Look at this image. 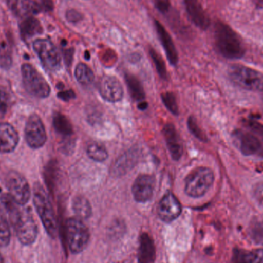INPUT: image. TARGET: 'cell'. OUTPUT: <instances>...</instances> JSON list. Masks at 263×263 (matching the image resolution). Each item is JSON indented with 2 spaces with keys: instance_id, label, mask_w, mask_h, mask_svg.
<instances>
[{
  "instance_id": "27",
  "label": "cell",
  "mask_w": 263,
  "mask_h": 263,
  "mask_svg": "<svg viewBox=\"0 0 263 263\" xmlns=\"http://www.w3.org/2000/svg\"><path fill=\"white\" fill-rule=\"evenodd\" d=\"M75 76L77 81L83 86L92 84L95 80V75L92 69L87 65L83 63H80L77 65L76 67Z\"/></svg>"
},
{
  "instance_id": "17",
  "label": "cell",
  "mask_w": 263,
  "mask_h": 263,
  "mask_svg": "<svg viewBox=\"0 0 263 263\" xmlns=\"http://www.w3.org/2000/svg\"><path fill=\"white\" fill-rule=\"evenodd\" d=\"M154 26L159 41L163 47L170 64L176 66L179 61V55H178L177 50H176V46L173 43L171 35L167 32L166 29L164 27L163 25L159 20H154Z\"/></svg>"
},
{
  "instance_id": "32",
  "label": "cell",
  "mask_w": 263,
  "mask_h": 263,
  "mask_svg": "<svg viewBox=\"0 0 263 263\" xmlns=\"http://www.w3.org/2000/svg\"><path fill=\"white\" fill-rule=\"evenodd\" d=\"M187 125H188L189 130L191 132L192 134H193L195 137L197 138L198 139L202 141V142L207 141L206 136H205L203 131L200 129V127H199L194 117H190V118L188 119Z\"/></svg>"
},
{
  "instance_id": "1",
  "label": "cell",
  "mask_w": 263,
  "mask_h": 263,
  "mask_svg": "<svg viewBox=\"0 0 263 263\" xmlns=\"http://www.w3.org/2000/svg\"><path fill=\"white\" fill-rule=\"evenodd\" d=\"M214 29L215 43L219 53L230 60L242 58L245 47L238 34L222 22H217Z\"/></svg>"
},
{
  "instance_id": "24",
  "label": "cell",
  "mask_w": 263,
  "mask_h": 263,
  "mask_svg": "<svg viewBox=\"0 0 263 263\" xmlns=\"http://www.w3.org/2000/svg\"><path fill=\"white\" fill-rule=\"evenodd\" d=\"M20 29L22 36L24 39L30 38L43 32L40 22L33 17H29L23 20L20 23Z\"/></svg>"
},
{
  "instance_id": "10",
  "label": "cell",
  "mask_w": 263,
  "mask_h": 263,
  "mask_svg": "<svg viewBox=\"0 0 263 263\" xmlns=\"http://www.w3.org/2000/svg\"><path fill=\"white\" fill-rule=\"evenodd\" d=\"M13 227L18 240L23 245L29 246L35 242L38 235V227L30 210L23 208Z\"/></svg>"
},
{
  "instance_id": "36",
  "label": "cell",
  "mask_w": 263,
  "mask_h": 263,
  "mask_svg": "<svg viewBox=\"0 0 263 263\" xmlns=\"http://www.w3.org/2000/svg\"><path fill=\"white\" fill-rule=\"evenodd\" d=\"M156 7L162 13L168 12L170 7V0H154Z\"/></svg>"
},
{
  "instance_id": "31",
  "label": "cell",
  "mask_w": 263,
  "mask_h": 263,
  "mask_svg": "<svg viewBox=\"0 0 263 263\" xmlns=\"http://www.w3.org/2000/svg\"><path fill=\"white\" fill-rule=\"evenodd\" d=\"M11 239V232L9 224L0 218V247L9 246Z\"/></svg>"
},
{
  "instance_id": "5",
  "label": "cell",
  "mask_w": 263,
  "mask_h": 263,
  "mask_svg": "<svg viewBox=\"0 0 263 263\" xmlns=\"http://www.w3.org/2000/svg\"><path fill=\"white\" fill-rule=\"evenodd\" d=\"M230 80L241 89L253 92L263 91V74L247 66L234 65L229 69Z\"/></svg>"
},
{
  "instance_id": "23",
  "label": "cell",
  "mask_w": 263,
  "mask_h": 263,
  "mask_svg": "<svg viewBox=\"0 0 263 263\" xmlns=\"http://www.w3.org/2000/svg\"><path fill=\"white\" fill-rule=\"evenodd\" d=\"M72 210L80 219H86L92 215V206L87 199L83 196L74 198L72 201Z\"/></svg>"
},
{
  "instance_id": "29",
  "label": "cell",
  "mask_w": 263,
  "mask_h": 263,
  "mask_svg": "<svg viewBox=\"0 0 263 263\" xmlns=\"http://www.w3.org/2000/svg\"><path fill=\"white\" fill-rule=\"evenodd\" d=\"M149 55L155 66H156V71H157L159 77L163 80H166V66H165V62H164L163 59L162 58L160 54L157 51L155 50L153 48H149Z\"/></svg>"
},
{
  "instance_id": "12",
  "label": "cell",
  "mask_w": 263,
  "mask_h": 263,
  "mask_svg": "<svg viewBox=\"0 0 263 263\" xmlns=\"http://www.w3.org/2000/svg\"><path fill=\"white\" fill-rule=\"evenodd\" d=\"M98 90L103 100L109 103H118L123 100L124 89L118 79L105 76L98 83Z\"/></svg>"
},
{
  "instance_id": "37",
  "label": "cell",
  "mask_w": 263,
  "mask_h": 263,
  "mask_svg": "<svg viewBox=\"0 0 263 263\" xmlns=\"http://www.w3.org/2000/svg\"><path fill=\"white\" fill-rule=\"evenodd\" d=\"M8 103H9V96L7 92L3 89H0V109L6 110Z\"/></svg>"
},
{
  "instance_id": "25",
  "label": "cell",
  "mask_w": 263,
  "mask_h": 263,
  "mask_svg": "<svg viewBox=\"0 0 263 263\" xmlns=\"http://www.w3.org/2000/svg\"><path fill=\"white\" fill-rule=\"evenodd\" d=\"M125 80L133 100L139 103L145 101V92L139 80L131 74H126Z\"/></svg>"
},
{
  "instance_id": "15",
  "label": "cell",
  "mask_w": 263,
  "mask_h": 263,
  "mask_svg": "<svg viewBox=\"0 0 263 263\" xmlns=\"http://www.w3.org/2000/svg\"><path fill=\"white\" fill-rule=\"evenodd\" d=\"M22 207L23 205H18L9 193L0 196V218L12 227L16 223L21 214Z\"/></svg>"
},
{
  "instance_id": "40",
  "label": "cell",
  "mask_w": 263,
  "mask_h": 263,
  "mask_svg": "<svg viewBox=\"0 0 263 263\" xmlns=\"http://www.w3.org/2000/svg\"><path fill=\"white\" fill-rule=\"evenodd\" d=\"M0 263H4V259H3V256H2L1 253H0Z\"/></svg>"
},
{
  "instance_id": "21",
  "label": "cell",
  "mask_w": 263,
  "mask_h": 263,
  "mask_svg": "<svg viewBox=\"0 0 263 263\" xmlns=\"http://www.w3.org/2000/svg\"><path fill=\"white\" fill-rule=\"evenodd\" d=\"M156 250L154 242L147 233H143L140 237L139 263H154Z\"/></svg>"
},
{
  "instance_id": "3",
  "label": "cell",
  "mask_w": 263,
  "mask_h": 263,
  "mask_svg": "<svg viewBox=\"0 0 263 263\" xmlns=\"http://www.w3.org/2000/svg\"><path fill=\"white\" fill-rule=\"evenodd\" d=\"M235 140L244 156H263V126L257 123L249 124L247 129L235 133Z\"/></svg>"
},
{
  "instance_id": "13",
  "label": "cell",
  "mask_w": 263,
  "mask_h": 263,
  "mask_svg": "<svg viewBox=\"0 0 263 263\" xmlns=\"http://www.w3.org/2000/svg\"><path fill=\"white\" fill-rule=\"evenodd\" d=\"M158 216L165 222H171L182 213V205L173 193H167L158 205Z\"/></svg>"
},
{
  "instance_id": "35",
  "label": "cell",
  "mask_w": 263,
  "mask_h": 263,
  "mask_svg": "<svg viewBox=\"0 0 263 263\" xmlns=\"http://www.w3.org/2000/svg\"><path fill=\"white\" fill-rule=\"evenodd\" d=\"M253 196L258 203L263 207V182L256 184L253 190Z\"/></svg>"
},
{
  "instance_id": "16",
  "label": "cell",
  "mask_w": 263,
  "mask_h": 263,
  "mask_svg": "<svg viewBox=\"0 0 263 263\" xmlns=\"http://www.w3.org/2000/svg\"><path fill=\"white\" fill-rule=\"evenodd\" d=\"M190 20L199 29L205 30L210 26V18L199 0H182Z\"/></svg>"
},
{
  "instance_id": "30",
  "label": "cell",
  "mask_w": 263,
  "mask_h": 263,
  "mask_svg": "<svg viewBox=\"0 0 263 263\" xmlns=\"http://www.w3.org/2000/svg\"><path fill=\"white\" fill-rule=\"evenodd\" d=\"M161 98H162V103L170 112H172L173 115H179V106H178L176 96L174 95V93L171 92H164L161 95Z\"/></svg>"
},
{
  "instance_id": "26",
  "label": "cell",
  "mask_w": 263,
  "mask_h": 263,
  "mask_svg": "<svg viewBox=\"0 0 263 263\" xmlns=\"http://www.w3.org/2000/svg\"><path fill=\"white\" fill-rule=\"evenodd\" d=\"M88 156L95 162H103L109 157V153L104 145L94 142L88 145L86 149Z\"/></svg>"
},
{
  "instance_id": "7",
  "label": "cell",
  "mask_w": 263,
  "mask_h": 263,
  "mask_svg": "<svg viewBox=\"0 0 263 263\" xmlns=\"http://www.w3.org/2000/svg\"><path fill=\"white\" fill-rule=\"evenodd\" d=\"M66 236L69 250L74 254L83 252L89 243V230L79 218L68 219L66 222Z\"/></svg>"
},
{
  "instance_id": "14",
  "label": "cell",
  "mask_w": 263,
  "mask_h": 263,
  "mask_svg": "<svg viewBox=\"0 0 263 263\" xmlns=\"http://www.w3.org/2000/svg\"><path fill=\"white\" fill-rule=\"evenodd\" d=\"M155 185L156 180L154 176L148 174L139 175L132 187V193L135 200L141 203L149 201L153 196Z\"/></svg>"
},
{
  "instance_id": "20",
  "label": "cell",
  "mask_w": 263,
  "mask_h": 263,
  "mask_svg": "<svg viewBox=\"0 0 263 263\" xmlns=\"http://www.w3.org/2000/svg\"><path fill=\"white\" fill-rule=\"evenodd\" d=\"M139 159L138 149H130L120 156L112 167V176H122L133 170Z\"/></svg>"
},
{
  "instance_id": "28",
  "label": "cell",
  "mask_w": 263,
  "mask_h": 263,
  "mask_svg": "<svg viewBox=\"0 0 263 263\" xmlns=\"http://www.w3.org/2000/svg\"><path fill=\"white\" fill-rule=\"evenodd\" d=\"M53 126L57 133L66 137L72 136L73 133L70 121L63 114H57L54 116Z\"/></svg>"
},
{
  "instance_id": "34",
  "label": "cell",
  "mask_w": 263,
  "mask_h": 263,
  "mask_svg": "<svg viewBox=\"0 0 263 263\" xmlns=\"http://www.w3.org/2000/svg\"><path fill=\"white\" fill-rule=\"evenodd\" d=\"M66 18L69 23L77 24L83 20V15H82L81 12H79L77 9H71L66 12Z\"/></svg>"
},
{
  "instance_id": "4",
  "label": "cell",
  "mask_w": 263,
  "mask_h": 263,
  "mask_svg": "<svg viewBox=\"0 0 263 263\" xmlns=\"http://www.w3.org/2000/svg\"><path fill=\"white\" fill-rule=\"evenodd\" d=\"M215 175L208 167H199L193 170L185 179V193L192 198L205 195L214 183Z\"/></svg>"
},
{
  "instance_id": "39",
  "label": "cell",
  "mask_w": 263,
  "mask_h": 263,
  "mask_svg": "<svg viewBox=\"0 0 263 263\" xmlns=\"http://www.w3.org/2000/svg\"><path fill=\"white\" fill-rule=\"evenodd\" d=\"M147 107H148V103L145 101L140 102V103H139V104H138V108H139L140 110H145V109H147Z\"/></svg>"
},
{
  "instance_id": "19",
  "label": "cell",
  "mask_w": 263,
  "mask_h": 263,
  "mask_svg": "<svg viewBox=\"0 0 263 263\" xmlns=\"http://www.w3.org/2000/svg\"><path fill=\"white\" fill-rule=\"evenodd\" d=\"M20 141L18 133L8 123H0V153H12Z\"/></svg>"
},
{
  "instance_id": "18",
  "label": "cell",
  "mask_w": 263,
  "mask_h": 263,
  "mask_svg": "<svg viewBox=\"0 0 263 263\" xmlns=\"http://www.w3.org/2000/svg\"><path fill=\"white\" fill-rule=\"evenodd\" d=\"M162 133L173 160H179L183 153V146L176 127L172 123H167L164 126Z\"/></svg>"
},
{
  "instance_id": "22",
  "label": "cell",
  "mask_w": 263,
  "mask_h": 263,
  "mask_svg": "<svg viewBox=\"0 0 263 263\" xmlns=\"http://www.w3.org/2000/svg\"><path fill=\"white\" fill-rule=\"evenodd\" d=\"M233 260V263H263V250H236Z\"/></svg>"
},
{
  "instance_id": "33",
  "label": "cell",
  "mask_w": 263,
  "mask_h": 263,
  "mask_svg": "<svg viewBox=\"0 0 263 263\" xmlns=\"http://www.w3.org/2000/svg\"><path fill=\"white\" fill-rule=\"evenodd\" d=\"M251 236L256 242L263 244V222L257 221L253 223L251 227Z\"/></svg>"
},
{
  "instance_id": "11",
  "label": "cell",
  "mask_w": 263,
  "mask_h": 263,
  "mask_svg": "<svg viewBox=\"0 0 263 263\" xmlns=\"http://www.w3.org/2000/svg\"><path fill=\"white\" fill-rule=\"evenodd\" d=\"M25 138L28 145L34 149L42 148L47 140L46 129L41 118L32 114L28 119L25 126Z\"/></svg>"
},
{
  "instance_id": "8",
  "label": "cell",
  "mask_w": 263,
  "mask_h": 263,
  "mask_svg": "<svg viewBox=\"0 0 263 263\" xmlns=\"http://www.w3.org/2000/svg\"><path fill=\"white\" fill-rule=\"evenodd\" d=\"M34 51L46 69L57 71L61 67V55L55 45L47 39H38L33 42Z\"/></svg>"
},
{
  "instance_id": "2",
  "label": "cell",
  "mask_w": 263,
  "mask_h": 263,
  "mask_svg": "<svg viewBox=\"0 0 263 263\" xmlns=\"http://www.w3.org/2000/svg\"><path fill=\"white\" fill-rule=\"evenodd\" d=\"M33 203L48 235L55 239L58 235V225L55 212L49 195L39 182L34 184Z\"/></svg>"
},
{
  "instance_id": "9",
  "label": "cell",
  "mask_w": 263,
  "mask_h": 263,
  "mask_svg": "<svg viewBox=\"0 0 263 263\" xmlns=\"http://www.w3.org/2000/svg\"><path fill=\"white\" fill-rule=\"evenodd\" d=\"M6 185L9 194L20 205H25L31 196L30 187L26 178L18 172L12 171L8 173L6 178Z\"/></svg>"
},
{
  "instance_id": "38",
  "label": "cell",
  "mask_w": 263,
  "mask_h": 263,
  "mask_svg": "<svg viewBox=\"0 0 263 263\" xmlns=\"http://www.w3.org/2000/svg\"><path fill=\"white\" fill-rule=\"evenodd\" d=\"M58 97L64 101H69L72 99L75 98V93L72 90L63 91L58 94Z\"/></svg>"
},
{
  "instance_id": "6",
  "label": "cell",
  "mask_w": 263,
  "mask_h": 263,
  "mask_svg": "<svg viewBox=\"0 0 263 263\" xmlns=\"http://www.w3.org/2000/svg\"><path fill=\"white\" fill-rule=\"evenodd\" d=\"M23 85L28 93L39 99L50 95L51 88L46 79L32 65L25 63L21 67Z\"/></svg>"
}]
</instances>
